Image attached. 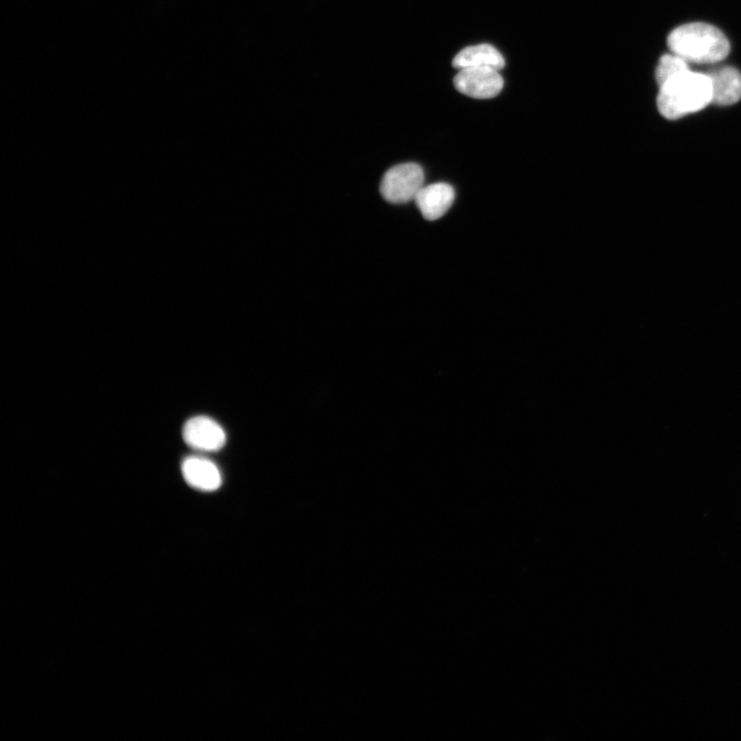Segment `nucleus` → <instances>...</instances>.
Listing matches in <instances>:
<instances>
[{
    "label": "nucleus",
    "instance_id": "6",
    "mask_svg": "<svg viewBox=\"0 0 741 741\" xmlns=\"http://www.w3.org/2000/svg\"><path fill=\"white\" fill-rule=\"evenodd\" d=\"M454 199V189L448 184L439 183L423 186L414 201L423 218L437 221L447 214Z\"/></svg>",
    "mask_w": 741,
    "mask_h": 741
},
{
    "label": "nucleus",
    "instance_id": "3",
    "mask_svg": "<svg viewBox=\"0 0 741 741\" xmlns=\"http://www.w3.org/2000/svg\"><path fill=\"white\" fill-rule=\"evenodd\" d=\"M423 183H425V173L418 164H400L384 174L380 192L386 201L404 204L415 200Z\"/></svg>",
    "mask_w": 741,
    "mask_h": 741
},
{
    "label": "nucleus",
    "instance_id": "5",
    "mask_svg": "<svg viewBox=\"0 0 741 741\" xmlns=\"http://www.w3.org/2000/svg\"><path fill=\"white\" fill-rule=\"evenodd\" d=\"M184 440L193 449L205 452L221 450L227 441L224 429L207 416H196L186 422Z\"/></svg>",
    "mask_w": 741,
    "mask_h": 741
},
{
    "label": "nucleus",
    "instance_id": "2",
    "mask_svg": "<svg viewBox=\"0 0 741 741\" xmlns=\"http://www.w3.org/2000/svg\"><path fill=\"white\" fill-rule=\"evenodd\" d=\"M667 44L674 54L695 63H718L730 52L724 33L705 23L683 25L670 33Z\"/></svg>",
    "mask_w": 741,
    "mask_h": 741
},
{
    "label": "nucleus",
    "instance_id": "1",
    "mask_svg": "<svg viewBox=\"0 0 741 741\" xmlns=\"http://www.w3.org/2000/svg\"><path fill=\"white\" fill-rule=\"evenodd\" d=\"M712 100L713 86L710 77L688 70L660 87L657 105L664 118L678 120L707 108Z\"/></svg>",
    "mask_w": 741,
    "mask_h": 741
},
{
    "label": "nucleus",
    "instance_id": "8",
    "mask_svg": "<svg viewBox=\"0 0 741 741\" xmlns=\"http://www.w3.org/2000/svg\"><path fill=\"white\" fill-rule=\"evenodd\" d=\"M713 86L712 103L727 107L741 99V74L733 67H722L707 74Z\"/></svg>",
    "mask_w": 741,
    "mask_h": 741
},
{
    "label": "nucleus",
    "instance_id": "9",
    "mask_svg": "<svg viewBox=\"0 0 741 741\" xmlns=\"http://www.w3.org/2000/svg\"><path fill=\"white\" fill-rule=\"evenodd\" d=\"M505 65L504 56L488 44L468 47L458 53L453 60V66L457 69L490 68L501 72Z\"/></svg>",
    "mask_w": 741,
    "mask_h": 741
},
{
    "label": "nucleus",
    "instance_id": "7",
    "mask_svg": "<svg viewBox=\"0 0 741 741\" xmlns=\"http://www.w3.org/2000/svg\"><path fill=\"white\" fill-rule=\"evenodd\" d=\"M187 483L201 491H215L222 485V474L213 462L201 456L187 457L182 467Z\"/></svg>",
    "mask_w": 741,
    "mask_h": 741
},
{
    "label": "nucleus",
    "instance_id": "4",
    "mask_svg": "<svg viewBox=\"0 0 741 741\" xmlns=\"http://www.w3.org/2000/svg\"><path fill=\"white\" fill-rule=\"evenodd\" d=\"M455 88L476 99L498 96L504 88V79L498 70L490 68L461 69L454 79Z\"/></svg>",
    "mask_w": 741,
    "mask_h": 741
},
{
    "label": "nucleus",
    "instance_id": "10",
    "mask_svg": "<svg viewBox=\"0 0 741 741\" xmlns=\"http://www.w3.org/2000/svg\"><path fill=\"white\" fill-rule=\"evenodd\" d=\"M687 61L682 57L674 55H664L656 69V81L659 87H662L668 80L675 76L688 72Z\"/></svg>",
    "mask_w": 741,
    "mask_h": 741
}]
</instances>
